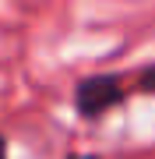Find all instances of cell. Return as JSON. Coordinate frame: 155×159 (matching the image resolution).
Instances as JSON below:
<instances>
[{"label": "cell", "instance_id": "6da1fadb", "mask_svg": "<svg viewBox=\"0 0 155 159\" xmlns=\"http://www.w3.org/2000/svg\"><path fill=\"white\" fill-rule=\"evenodd\" d=\"M131 96H155V64L131 74H88L74 89V106L85 120L106 117L113 106L127 102Z\"/></svg>", "mask_w": 155, "mask_h": 159}, {"label": "cell", "instance_id": "7a4b0ae2", "mask_svg": "<svg viewBox=\"0 0 155 159\" xmlns=\"http://www.w3.org/2000/svg\"><path fill=\"white\" fill-rule=\"evenodd\" d=\"M0 159H7V138L0 134Z\"/></svg>", "mask_w": 155, "mask_h": 159}]
</instances>
